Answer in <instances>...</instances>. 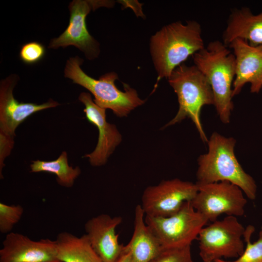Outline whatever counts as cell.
<instances>
[{"mask_svg": "<svg viewBox=\"0 0 262 262\" xmlns=\"http://www.w3.org/2000/svg\"><path fill=\"white\" fill-rule=\"evenodd\" d=\"M19 80L17 75L12 74L0 82V133L13 137L16 135L17 127L29 116L60 105L52 99L40 104L19 102L13 95V90Z\"/></svg>", "mask_w": 262, "mask_h": 262, "instance_id": "11", "label": "cell"}, {"mask_svg": "<svg viewBox=\"0 0 262 262\" xmlns=\"http://www.w3.org/2000/svg\"><path fill=\"white\" fill-rule=\"evenodd\" d=\"M176 93L179 108L175 116L164 128L191 119L201 140L208 142L200 121V112L204 105H213L214 96L211 86L203 73L195 66L182 64L177 66L167 78Z\"/></svg>", "mask_w": 262, "mask_h": 262, "instance_id": "5", "label": "cell"}, {"mask_svg": "<svg viewBox=\"0 0 262 262\" xmlns=\"http://www.w3.org/2000/svg\"><path fill=\"white\" fill-rule=\"evenodd\" d=\"M228 47L233 49L236 63L233 97L239 94L247 83L250 84L251 92L259 93L262 88V45L251 46L237 38Z\"/></svg>", "mask_w": 262, "mask_h": 262, "instance_id": "14", "label": "cell"}, {"mask_svg": "<svg viewBox=\"0 0 262 262\" xmlns=\"http://www.w3.org/2000/svg\"></svg>", "mask_w": 262, "mask_h": 262, "instance_id": "27", "label": "cell"}, {"mask_svg": "<svg viewBox=\"0 0 262 262\" xmlns=\"http://www.w3.org/2000/svg\"><path fill=\"white\" fill-rule=\"evenodd\" d=\"M0 250V262H62L55 240L33 241L17 232L7 234Z\"/></svg>", "mask_w": 262, "mask_h": 262, "instance_id": "13", "label": "cell"}, {"mask_svg": "<svg viewBox=\"0 0 262 262\" xmlns=\"http://www.w3.org/2000/svg\"><path fill=\"white\" fill-rule=\"evenodd\" d=\"M115 3L107 0H72L68 6L70 18L67 28L60 36L50 40L48 48L73 46L82 52L88 60L98 58L100 52V44L89 33L86 18L91 11L102 7L111 8Z\"/></svg>", "mask_w": 262, "mask_h": 262, "instance_id": "8", "label": "cell"}, {"mask_svg": "<svg viewBox=\"0 0 262 262\" xmlns=\"http://www.w3.org/2000/svg\"><path fill=\"white\" fill-rule=\"evenodd\" d=\"M118 1L124 8H131L137 16L142 17L144 16L142 9V3H139L137 0H119Z\"/></svg>", "mask_w": 262, "mask_h": 262, "instance_id": "25", "label": "cell"}, {"mask_svg": "<svg viewBox=\"0 0 262 262\" xmlns=\"http://www.w3.org/2000/svg\"><path fill=\"white\" fill-rule=\"evenodd\" d=\"M145 221L162 248L191 246L208 222L191 201L183 203L174 214L167 217L145 215Z\"/></svg>", "mask_w": 262, "mask_h": 262, "instance_id": "6", "label": "cell"}, {"mask_svg": "<svg viewBox=\"0 0 262 262\" xmlns=\"http://www.w3.org/2000/svg\"><path fill=\"white\" fill-rule=\"evenodd\" d=\"M83 62V60L78 56L70 57L65 67L64 77L88 90L99 107L110 109L115 115L122 117L146 102L139 97L135 89L127 83L123 84L124 91L120 90L115 84L118 79L115 72L106 73L95 79L82 69Z\"/></svg>", "mask_w": 262, "mask_h": 262, "instance_id": "4", "label": "cell"}, {"mask_svg": "<svg viewBox=\"0 0 262 262\" xmlns=\"http://www.w3.org/2000/svg\"><path fill=\"white\" fill-rule=\"evenodd\" d=\"M46 49L43 44L32 41L23 45L19 52V57L26 64H33L44 56Z\"/></svg>", "mask_w": 262, "mask_h": 262, "instance_id": "23", "label": "cell"}, {"mask_svg": "<svg viewBox=\"0 0 262 262\" xmlns=\"http://www.w3.org/2000/svg\"><path fill=\"white\" fill-rule=\"evenodd\" d=\"M196 184L198 192L191 202L208 222L217 220L223 214L236 217L244 214L247 200L238 186L226 181Z\"/></svg>", "mask_w": 262, "mask_h": 262, "instance_id": "9", "label": "cell"}, {"mask_svg": "<svg viewBox=\"0 0 262 262\" xmlns=\"http://www.w3.org/2000/svg\"><path fill=\"white\" fill-rule=\"evenodd\" d=\"M208 151L198 158L197 184L230 182L239 187L249 199L256 197L257 187L253 178L246 173L234 153L236 140L213 132L208 141Z\"/></svg>", "mask_w": 262, "mask_h": 262, "instance_id": "2", "label": "cell"}, {"mask_svg": "<svg viewBox=\"0 0 262 262\" xmlns=\"http://www.w3.org/2000/svg\"><path fill=\"white\" fill-rule=\"evenodd\" d=\"M79 100L85 106L83 112L86 118L97 127L99 132L95 149L83 157L88 159L93 166L103 165L121 143L122 135L115 125L106 120V109L96 104L90 93L82 92L79 96Z\"/></svg>", "mask_w": 262, "mask_h": 262, "instance_id": "12", "label": "cell"}, {"mask_svg": "<svg viewBox=\"0 0 262 262\" xmlns=\"http://www.w3.org/2000/svg\"><path fill=\"white\" fill-rule=\"evenodd\" d=\"M30 168L32 172H46L55 174L58 183L65 187H72L81 173L79 166L73 168L68 164L67 154L65 151L53 161H33Z\"/></svg>", "mask_w": 262, "mask_h": 262, "instance_id": "19", "label": "cell"}, {"mask_svg": "<svg viewBox=\"0 0 262 262\" xmlns=\"http://www.w3.org/2000/svg\"><path fill=\"white\" fill-rule=\"evenodd\" d=\"M255 231L254 227L248 225L246 228L243 238L246 243L244 252L234 261L217 260L215 262H262V227L259 232L258 239L251 242V237Z\"/></svg>", "mask_w": 262, "mask_h": 262, "instance_id": "20", "label": "cell"}, {"mask_svg": "<svg viewBox=\"0 0 262 262\" xmlns=\"http://www.w3.org/2000/svg\"><path fill=\"white\" fill-rule=\"evenodd\" d=\"M121 216L101 214L88 220L84 225L90 245L103 262H115L124 246L118 242L115 229L122 222Z\"/></svg>", "mask_w": 262, "mask_h": 262, "instance_id": "15", "label": "cell"}, {"mask_svg": "<svg viewBox=\"0 0 262 262\" xmlns=\"http://www.w3.org/2000/svg\"><path fill=\"white\" fill-rule=\"evenodd\" d=\"M245 229L236 216L231 215L204 226L197 238L203 262L239 257L245 249Z\"/></svg>", "mask_w": 262, "mask_h": 262, "instance_id": "7", "label": "cell"}, {"mask_svg": "<svg viewBox=\"0 0 262 262\" xmlns=\"http://www.w3.org/2000/svg\"><path fill=\"white\" fill-rule=\"evenodd\" d=\"M145 213L140 204L135 209L134 230L124 249L130 254L131 262H149L162 249L157 239L145 221Z\"/></svg>", "mask_w": 262, "mask_h": 262, "instance_id": "17", "label": "cell"}, {"mask_svg": "<svg viewBox=\"0 0 262 262\" xmlns=\"http://www.w3.org/2000/svg\"><path fill=\"white\" fill-rule=\"evenodd\" d=\"M205 47L200 24L195 20L178 21L163 26L151 36L149 50L157 82Z\"/></svg>", "mask_w": 262, "mask_h": 262, "instance_id": "1", "label": "cell"}, {"mask_svg": "<svg viewBox=\"0 0 262 262\" xmlns=\"http://www.w3.org/2000/svg\"><path fill=\"white\" fill-rule=\"evenodd\" d=\"M14 145V137L0 133V177L3 179L2 171L5 159L11 153Z\"/></svg>", "mask_w": 262, "mask_h": 262, "instance_id": "24", "label": "cell"}, {"mask_svg": "<svg viewBox=\"0 0 262 262\" xmlns=\"http://www.w3.org/2000/svg\"><path fill=\"white\" fill-rule=\"evenodd\" d=\"M237 38L251 46L262 45V11L254 15L246 7L231 11L223 33V43L228 47Z\"/></svg>", "mask_w": 262, "mask_h": 262, "instance_id": "16", "label": "cell"}, {"mask_svg": "<svg viewBox=\"0 0 262 262\" xmlns=\"http://www.w3.org/2000/svg\"><path fill=\"white\" fill-rule=\"evenodd\" d=\"M24 209L20 205H7L0 203V231L9 233L20 220Z\"/></svg>", "mask_w": 262, "mask_h": 262, "instance_id": "21", "label": "cell"}, {"mask_svg": "<svg viewBox=\"0 0 262 262\" xmlns=\"http://www.w3.org/2000/svg\"><path fill=\"white\" fill-rule=\"evenodd\" d=\"M192 57L194 65L211 86L214 105L220 120L225 124L229 123L233 108L232 85L236 73L234 54L223 42L215 40Z\"/></svg>", "mask_w": 262, "mask_h": 262, "instance_id": "3", "label": "cell"}, {"mask_svg": "<svg viewBox=\"0 0 262 262\" xmlns=\"http://www.w3.org/2000/svg\"><path fill=\"white\" fill-rule=\"evenodd\" d=\"M198 190L196 183L177 178L163 180L145 189L140 205L145 215L169 216L177 212L184 202L191 201Z\"/></svg>", "mask_w": 262, "mask_h": 262, "instance_id": "10", "label": "cell"}, {"mask_svg": "<svg viewBox=\"0 0 262 262\" xmlns=\"http://www.w3.org/2000/svg\"><path fill=\"white\" fill-rule=\"evenodd\" d=\"M149 262H193L191 246L162 248Z\"/></svg>", "mask_w": 262, "mask_h": 262, "instance_id": "22", "label": "cell"}, {"mask_svg": "<svg viewBox=\"0 0 262 262\" xmlns=\"http://www.w3.org/2000/svg\"><path fill=\"white\" fill-rule=\"evenodd\" d=\"M115 262H131L130 254L124 249V247L122 254Z\"/></svg>", "mask_w": 262, "mask_h": 262, "instance_id": "26", "label": "cell"}, {"mask_svg": "<svg viewBox=\"0 0 262 262\" xmlns=\"http://www.w3.org/2000/svg\"><path fill=\"white\" fill-rule=\"evenodd\" d=\"M58 258L62 262H103L85 234L81 237L64 231L55 240Z\"/></svg>", "mask_w": 262, "mask_h": 262, "instance_id": "18", "label": "cell"}]
</instances>
